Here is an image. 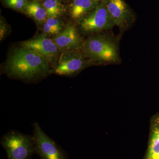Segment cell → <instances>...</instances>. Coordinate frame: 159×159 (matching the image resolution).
I'll list each match as a JSON object with an SVG mask.
<instances>
[{
	"instance_id": "obj_15",
	"label": "cell",
	"mask_w": 159,
	"mask_h": 159,
	"mask_svg": "<svg viewBox=\"0 0 159 159\" xmlns=\"http://www.w3.org/2000/svg\"><path fill=\"white\" fill-rule=\"evenodd\" d=\"M7 7L16 10H23L27 4V0H2Z\"/></svg>"
},
{
	"instance_id": "obj_7",
	"label": "cell",
	"mask_w": 159,
	"mask_h": 159,
	"mask_svg": "<svg viewBox=\"0 0 159 159\" xmlns=\"http://www.w3.org/2000/svg\"><path fill=\"white\" fill-rule=\"evenodd\" d=\"M21 47L38 53L50 63L54 62L59 51L53 39L44 35H40L32 39L23 42Z\"/></svg>"
},
{
	"instance_id": "obj_5",
	"label": "cell",
	"mask_w": 159,
	"mask_h": 159,
	"mask_svg": "<svg viewBox=\"0 0 159 159\" xmlns=\"http://www.w3.org/2000/svg\"><path fill=\"white\" fill-rule=\"evenodd\" d=\"M89 63L79 51H63L52 72L60 76H72L87 67Z\"/></svg>"
},
{
	"instance_id": "obj_1",
	"label": "cell",
	"mask_w": 159,
	"mask_h": 159,
	"mask_svg": "<svg viewBox=\"0 0 159 159\" xmlns=\"http://www.w3.org/2000/svg\"><path fill=\"white\" fill-rule=\"evenodd\" d=\"M9 77L25 81H34L51 73L49 62L40 54L21 48L14 49L9 54L4 66Z\"/></svg>"
},
{
	"instance_id": "obj_8",
	"label": "cell",
	"mask_w": 159,
	"mask_h": 159,
	"mask_svg": "<svg viewBox=\"0 0 159 159\" xmlns=\"http://www.w3.org/2000/svg\"><path fill=\"white\" fill-rule=\"evenodd\" d=\"M53 40L59 50L63 51H79L83 48L82 39L75 26L68 25Z\"/></svg>"
},
{
	"instance_id": "obj_12",
	"label": "cell",
	"mask_w": 159,
	"mask_h": 159,
	"mask_svg": "<svg viewBox=\"0 0 159 159\" xmlns=\"http://www.w3.org/2000/svg\"><path fill=\"white\" fill-rule=\"evenodd\" d=\"M23 11L39 24H41L48 17L47 11L43 4L37 1L28 2Z\"/></svg>"
},
{
	"instance_id": "obj_14",
	"label": "cell",
	"mask_w": 159,
	"mask_h": 159,
	"mask_svg": "<svg viewBox=\"0 0 159 159\" xmlns=\"http://www.w3.org/2000/svg\"><path fill=\"white\" fill-rule=\"evenodd\" d=\"M62 29L61 21L57 18L48 17L43 27V30L46 34L57 35Z\"/></svg>"
},
{
	"instance_id": "obj_2",
	"label": "cell",
	"mask_w": 159,
	"mask_h": 159,
	"mask_svg": "<svg viewBox=\"0 0 159 159\" xmlns=\"http://www.w3.org/2000/svg\"><path fill=\"white\" fill-rule=\"evenodd\" d=\"M1 144L6 151L8 159H30L35 151L33 135L11 130L4 135Z\"/></svg>"
},
{
	"instance_id": "obj_9",
	"label": "cell",
	"mask_w": 159,
	"mask_h": 159,
	"mask_svg": "<svg viewBox=\"0 0 159 159\" xmlns=\"http://www.w3.org/2000/svg\"><path fill=\"white\" fill-rule=\"evenodd\" d=\"M106 6L115 25L120 28L128 25L132 18L131 12L124 0H105Z\"/></svg>"
},
{
	"instance_id": "obj_4",
	"label": "cell",
	"mask_w": 159,
	"mask_h": 159,
	"mask_svg": "<svg viewBox=\"0 0 159 159\" xmlns=\"http://www.w3.org/2000/svg\"><path fill=\"white\" fill-rule=\"evenodd\" d=\"M79 23L80 29L86 34L111 29L116 25L107 9L104 1L100 3Z\"/></svg>"
},
{
	"instance_id": "obj_3",
	"label": "cell",
	"mask_w": 159,
	"mask_h": 159,
	"mask_svg": "<svg viewBox=\"0 0 159 159\" xmlns=\"http://www.w3.org/2000/svg\"><path fill=\"white\" fill-rule=\"evenodd\" d=\"M83 48L86 57L94 61L113 63L119 60L116 43L102 35L89 38L84 43Z\"/></svg>"
},
{
	"instance_id": "obj_11",
	"label": "cell",
	"mask_w": 159,
	"mask_h": 159,
	"mask_svg": "<svg viewBox=\"0 0 159 159\" xmlns=\"http://www.w3.org/2000/svg\"><path fill=\"white\" fill-rule=\"evenodd\" d=\"M99 4V0H74L69 6V13L73 20L79 22Z\"/></svg>"
},
{
	"instance_id": "obj_10",
	"label": "cell",
	"mask_w": 159,
	"mask_h": 159,
	"mask_svg": "<svg viewBox=\"0 0 159 159\" xmlns=\"http://www.w3.org/2000/svg\"><path fill=\"white\" fill-rule=\"evenodd\" d=\"M149 134L143 159H159V112L151 119Z\"/></svg>"
},
{
	"instance_id": "obj_13",
	"label": "cell",
	"mask_w": 159,
	"mask_h": 159,
	"mask_svg": "<svg viewBox=\"0 0 159 159\" xmlns=\"http://www.w3.org/2000/svg\"><path fill=\"white\" fill-rule=\"evenodd\" d=\"M42 4L47 11L48 17H58L64 10L61 0H45Z\"/></svg>"
},
{
	"instance_id": "obj_6",
	"label": "cell",
	"mask_w": 159,
	"mask_h": 159,
	"mask_svg": "<svg viewBox=\"0 0 159 159\" xmlns=\"http://www.w3.org/2000/svg\"><path fill=\"white\" fill-rule=\"evenodd\" d=\"M36 153L41 159H67L61 148L43 131L38 122L33 124Z\"/></svg>"
}]
</instances>
